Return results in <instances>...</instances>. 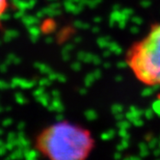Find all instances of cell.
Returning a JSON list of instances; mask_svg holds the SVG:
<instances>
[{
    "label": "cell",
    "instance_id": "6da1fadb",
    "mask_svg": "<svg viewBox=\"0 0 160 160\" xmlns=\"http://www.w3.org/2000/svg\"><path fill=\"white\" fill-rule=\"evenodd\" d=\"M38 152L54 160H82L87 158L96 146L87 128L72 122L63 121L42 129L34 141Z\"/></svg>",
    "mask_w": 160,
    "mask_h": 160
},
{
    "label": "cell",
    "instance_id": "3957f363",
    "mask_svg": "<svg viewBox=\"0 0 160 160\" xmlns=\"http://www.w3.org/2000/svg\"><path fill=\"white\" fill-rule=\"evenodd\" d=\"M8 6H9L8 0H0V19L2 18V17L6 13Z\"/></svg>",
    "mask_w": 160,
    "mask_h": 160
},
{
    "label": "cell",
    "instance_id": "7a4b0ae2",
    "mask_svg": "<svg viewBox=\"0 0 160 160\" xmlns=\"http://www.w3.org/2000/svg\"><path fill=\"white\" fill-rule=\"evenodd\" d=\"M125 62L139 82L160 86V22L153 23L142 39L130 45Z\"/></svg>",
    "mask_w": 160,
    "mask_h": 160
}]
</instances>
